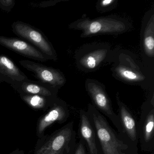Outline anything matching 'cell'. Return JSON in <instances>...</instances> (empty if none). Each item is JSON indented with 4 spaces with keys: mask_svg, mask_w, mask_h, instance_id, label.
I'll return each mask as SVG.
<instances>
[{
    "mask_svg": "<svg viewBox=\"0 0 154 154\" xmlns=\"http://www.w3.org/2000/svg\"><path fill=\"white\" fill-rule=\"evenodd\" d=\"M15 90L20 94H35L50 97L58 90V88L39 81H32L28 79L14 86Z\"/></svg>",
    "mask_w": 154,
    "mask_h": 154,
    "instance_id": "obj_9",
    "label": "cell"
},
{
    "mask_svg": "<svg viewBox=\"0 0 154 154\" xmlns=\"http://www.w3.org/2000/svg\"><path fill=\"white\" fill-rule=\"evenodd\" d=\"M0 45L27 58L42 62L49 60L36 48L20 38L0 36Z\"/></svg>",
    "mask_w": 154,
    "mask_h": 154,
    "instance_id": "obj_5",
    "label": "cell"
},
{
    "mask_svg": "<svg viewBox=\"0 0 154 154\" xmlns=\"http://www.w3.org/2000/svg\"><path fill=\"white\" fill-rule=\"evenodd\" d=\"M21 94L23 100L34 109H42L45 106L47 97L35 94Z\"/></svg>",
    "mask_w": 154,
    "mask_h": 154,
    "instance_id": "obj_16",
    "label": "cell"
},
{
    "mask_svg": "<svg viewBox=\"0 0 154 154\" xmlns=\"http://www.w3.org/2000/svg\"><path fill=\"white\" fill-rule=\"evenodd\" d=\"M115 1L114 0H103L100 2V8H106L110 7L111 5H112Z\"/></svg>",
    "mask_w": 154,
    "mask_h": 154,
    "instance_id": "obj_19",
    "label": "cell"
},
{
    "mask_svg": "<svg viewBox=\"0 0 154 154\" xmlns=\"http://www.w3.org/2000/svg\"><path fill=\"white\" fill-rule=\"evenodd\" d=\"M154 117L153 112L149 114L144 126V137L146 141L151 139L154 131Z\"/></svg>",
    "mask_w": 154,
    "mask_h": 154,
    "instance_id": "obj_17",
    "label": "cell"
},
{
    "mask_svg": "<svg viewBox=\"0 0 154 154\" xmlns=\"http://www.w3.org/2000/svg\"><path fill=\"white\" fill-rule=\"evenodd\" d=\"M81 132L82 136L86 140L91 154H98L95 142V133L91 126L87 116L83 113L81 114Z\"/></svg>",
    "mask_w": 154,
    "mask_h": 154,
    "instance_id": "obj_12",
    "label": "cell"
},
{
    "mask_svg": "<svg viewBox=\"0 0 154 154\" xmlns=\"http://www.w3.org/2000/svg\"><path fill=\"white\" fill-rule=\"evenodd\" d=\"M65 116V111L62 106L59 105L54 106L39 121L38 127V133H42L47 127L55 122L62 120Z\"/></svg>",
    "mask_w": 154,
    "mask_h": 154,
    "instance_id": "obj_13",
    "label": "cell"
},
{
    "mask_svg": "<svg viewBox=\"0 0 154 154\" xmlns=\"http://www.w3.org/2000/svg\"><path fill=\"white\" fill-rule=\"evenodd\" d=\"M14 0H0V8L6 12H10L15 5Z\"/></svg>",
    "mask_w": 154,
    "mask_h": 154,
    "instance_id": "obj_18",
    "label": "cell"
},
{
    "mask_svg": "<svg viewBox=\"0 0 154 154\" xmlns=\"http://www.w3.org/2000/svg\"><path fill=\"white\" fill-rule=\"evenodd\" d=\"M107 48H96L84 54L78 61L79 65L82 69L94 70L96 69L106 58L108 55Z\"/></svg>",
    "mask_w": 154,
    "mask_h": 154,
    "instance_id": "obj_11",
    "label": "cell"
},
{
    "mask_svg": "<svg viewBox=\"0 0 154 154\" xmlns=\"http://www.w3.org/2000/svg\"><path fill=\"white\" fill-rule=\"evenodd\" d=\"M11 28L16 35L36 48L49 60L56 61L57 59V55L54 47L41 30L20 21L14 22Z\"/></svg>",
    "mask_w": 154,
    "mask_h": 154,
    "instance_id": "obj_2",
    "label": "cell"
},
{
    "mask_svg": "<svg viewBox=\"0 0 154 154\" xmlns=\"http://www.w3.org/2000/svg\"><path fill=\"white\" fill-rule=\"evenodd\" d=\"M120 112L122 121L129 137L132 140H135L137 137L136 122L126 107L121 103L119 104Z\"/></svg>",
    "mask_w": 154,
    "mask_h": 154,
    "instance_id": "obj_15",
    "label": "cell"
},
{
    "mask_svg": "<svg viewBox=\"0 0 154 154\" xmlns=\"http://www.w3.org/2000/svg\"><path fill=\"white\" fill-rule=\"evenodd\" d=\"M19 63L33 73L34 76L39 82L58 89L65 83L64 75L58 69L28 60H20Z\"/></svg>",
    "mask_w": 154,
    "mask_h": 154,
    "instance_id": "obj_4",
    "label": "cell"
},
{
    "mask_svg": "<svg viewBox=\"0 0 154 154\" xmlns=\"http://www.w3.org/2000/svg\"><path fill=\"white\" fill-rule=\"evenodd\" d=\"M143 48L146 54L149 57L154 55V17L152 15L143 33Z\"/></svg>",
    "mask_w": 154,
    "mask_h": 154,
    "instance_id": "obj_14",
    "label": "cell"
},
{
    "mask_svg": "<svg viewBox=\"0 0 154 154\" xmlns=\"http://www.w3.org/2000/svg\"><path fill=\"white\" fill-rule=\"evenodd\" d=\"M125 59V61H120L114 68V72L118 77L130 83L140 82L145 80L146 77L138 66L130 58Z\"/></svg>",
    "mask_w": 154,
    "mask_h": 154,
    "instance_id": "obj_8",
    "label": "cell"
},
{
    "mask_svg": "<svg viewBox=\"0 0 154 154\" xmlns=\"http://www.w3.org/2000/svg\"><path fill=\"white\" fill-rule=\"evenodd\" d=\"M28 79L11 59L7 56L0 55V83H7L14 88Z\"/></svg>",
    "mask_w": 154,
    "mask_h": 154,
    "instance_id": "obj_6",
    "label": "cell"
},
{
    "mask_svg": "<svg viewBox=\"0 0 154 154\" xmlns=\"http://www.w3.org/2000/svg\"><path fill=\"white\" fill-rule=\"evenodd\" d=\"M70 26L72 28L82 30V37L97 34L122 33L128 29V25L124 21L108 17L94 20L82 19L72 24Z\"/></svg>",
    "mask_w": 154,
    "mask_h": 154,
    "instance_id": "obj_1",
    "label": "cell"
},
{
    "mask_svg": "<svg viewBox=\"0 0 154 154\" xmlns=\"http://www.w3.org/2000/svg\"><path fill=\"white\" fill-rule=\"evenodd\" d=\"M86 87L96 106L109 115L112 114L110 102L103 88L99 83L92 80L86 82Z\"/></svg>",
    "mask_w": 154,
    "mask_h": 154,
    "instance_id": "obj_10",
    "label": "cell"
},
{
    "mask_svg": "<svg viewBox=\"0 0 154 154\" xmlns=\"http://www.w3.org/2000/svg\"><path fill=\"white\" fill-rule=\"evenodd\" d=\"M72 134L70 128L61 130L43 145L36 154H63L65 150H67Z\"/></svg>",
    "mask_w": 154,
    "mask_h": 154,
    "instance_id": "obj_7",
    "label": "cell"
},
{
    "mask_svg": "<svg viewBox=\"0 0 154 154\" xmlns=\"http://www.w3.org/2000/svg\"><path fill=\"white\" fill-rule=\"evenodd\" d=\"M75 154H86L83 145L82 143H80L77 147Z\"/></svg>",
    "mask_w": 154,
    "mask_h": 154,
    "instance_id": "obj_20",
    "label": "cell"
},
{
    "mask_svg": "<svg viewBox=\"0 0 154 154\" xmlns=\"http://www.w3.org/2000/svg\"><path fill=\"white\" fill-rule=\"evenodd\" d=\"M93 120L104 154H124L122 151L128 146L117 137L103 116L94 113Z\"/></svg>",
    "mask_w": 154,
    "mask_h": 154,
    "instance_id": "obj_3",
    "label": "cell"
}]
</instances>
